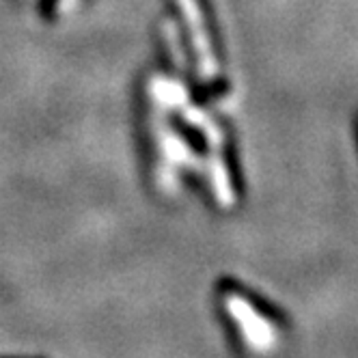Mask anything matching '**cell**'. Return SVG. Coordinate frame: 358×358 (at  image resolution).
Here are the masks:
<instances>
[{
    "mask_svg": "<svg viewBox=\"0 0 358 358\" xmlns=\"http://www.w3.org/2000/svg\"><path fill=\"white\" fill-rule=\"evenodd\" d=\"M227 311L240 322V326L246 332V337L252 343V348H257V350L266 348V343L270 339V330L266 324H262V320L250 309L248 302H244L240 296H229L227 298Z\"/></svg>",
    "mask_w": 358,
    "mask_h": 358,
    "instance_id": "obj_2",
    "label": "cell"
},
{
    "mask_svg": "<svg viewBox=\"0 0 358 358\" xmlns=\"http://www.w3.org/2000/svg\"><path fill=\"white\" fill-rule=\"evenodd\" d=\"M179 7L184 11V17L188 22V29H190V39L192 45L196 50V57H199V71L206 80H212L218 67H216V57H214V48L212 41L208 37L206 31V22H203V13L196 0H177Z\"/></svg>",
    "mask_w": 358,
    "mask_h": 358,
    "instance_id": "obj_1",
    "label": "cell"
}]
</instances>
